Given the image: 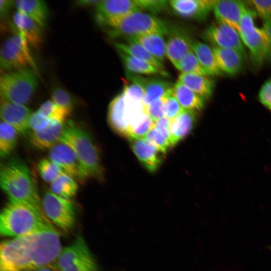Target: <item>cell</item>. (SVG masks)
<instances>
[{
  "label": "cell",
  "mask_w": 271,
  "mask_h": 271,
  "mask_svg": "<svg viewBox=\"0 0 271 271\" xmlns=\"http://www.w3.org/2000/svg\"><path fill=\"white\" fill-rule=\"evenodd\" d=\"M62 248L55 229L5 240L0 246V271H32L51 265Z\"/></svg>",
  "instance_id": "6da1fadb"
},
{
  "label": "cell",
  "mask_w": 271,
  "mask_h": 271,
  "mask_svg": "<svg viewBox=\"0 0 271 271\" xmlns=\"http://www.w3.org/2000/svg\"><path fill=\"white\" fill-rule=\"evenodd\" d=\"M54 229L44 213L19 202L10 200L1 213L4 236L19 237Z\"/></svg>",
  "instance_id": "7a4b0ae2"
},
{
  "label": "cell",
  "mask_w": 271,
  "mask_h": 271,
  "mask_svg": "<svg viewBox=\"0 0 271 271\" xmlns=\"http://www.w3.org/2000/svg\"><path fill=\"white\" fill-rule=\"evenodd\" d=\"M0 184L10 200L25 204L44 213L29 169L23 161L13 159L2 165Z\"/></svg>",
  "instance_id": "3957f363"
},
{
  "label": "cell",
  "mask_w": 271,
  "mask_h": 271,
  "mask_svg": "<svg viewBox=\"0 0 271 271\" xmlns=\"http://www.w3.org/2000/svg\"><path fill=\"white\" fill-rule=\"evenodd\" d=\"M60 142L75 153L89 178L99 182L104 181L105 171L98 149L90 134L72 120L65 124Z\"/></svg>",
  "instance_id": "277c9868"
},
{
  "label": "cell",
  "mask_w": 271,
  "mask_h": 271,
  "mask_svg": "<svg viewBox=\"0 0 271 271\" xmlns=\"http://www.w3.org/2000/svg\"><path fill=\"white\" fill-rule=\"evenodd\" d=\"M102 27L112 38L124 37L126 39L151 33L164 36L168 35L170 29L164 21L140 11L111 21Z\"/></svg>",
  "instance_id": "5b68a950"
},
{
  "label": "cell",
  "mask_w": 271,
  "mask_h": 271,
  "mask_svg": "<svg viewBox=\"0 0 271 271\" xmlns=\"http://www.w3.org/2000/svg\"><path fill=\"white\" fill-rule=\"evenodd\" d=\"M38 83L36 71L31 68L5 73L0 79L1 98L25 105L32 99Z\"/></svg>",
  "instance_id": "8992f818"
},
{
  "label": "cell",
  "mask_w": 271,
  "mask_h": 271,
  "mask_svg": "<svg viewBox=\"0 0 271 271\" xmlns=\"http://www.w3.org/2000/svg\"><path fill=\"white\" fill-rule=\"evenodd\" d=\"M255 12L247 7L241 19L238 33L241 40L249 51L253 62L260 66L268 57L271 41L262 28L254 24Z\"/></svg>",
  "instance_id": "52a82bcc"
},
{
  "label": "cell",
  "mask_w": 271,
  "mask_h": 271,
  "mask_svg": "<svg viewBox=\"0 0 271 271\" xmlns=\"http://www.w3.org/2000/svg\"><path fill=\"white\" fill-rule=\"evenodd\" d=\"M27 42L19 34L13 35L3 43L0 51L2 69L10 70L31 68L37 70Z\"/></svg>",
  "instance_id": "ba28073f"
},
{
  "label": "cell",
  "mask_w": 271,
  "mask_h": 271,
  "mask_svg": "<svg viewBox=\"0 0 271 271\" xmlns=\"http://www.w3.org/2000/svg\"><path fill=\"white\" fill-rule=\"evenodd\" d=\"M41 204L45 216L58 227L68 231L73 227L75 208L70 199L48 192L43 195Z\"/></svg>",
  "instance_id": "9c48e42d"
},
{
  "label": "cell",
  "mask_w": 271,
  "mask_h": 271,
  "mask_svg": "<svg viewBox=\"0 0 271 271\" xmlns=\"http://www.w3.org/2000/svg\"><path fill=\"white\" fill-rule=\"evenodd\" d=\"M203 37L214 47L235 50L246 57L244 45L238 32L229 25L213 23L205 29Z\"/></svg>",
  "instance_id": "30bf717a"
},
{
  "label": "cell",
  "mask_w": 271,
  "mask_h": 271,
  "mask_svg": "<svg viewBox=\"0 0 271 271\" xmlns=\"http://www.w3.org/2000/svg\"><path fill=\"white\" fill-rule=\"evenodd\" d=\"M49 155L76 182L83 184L89 178L74 151L67 145L58 143L50 149Z\"/></svg>",
  "instance_id": "8fae6325"
},
{
  "label": "cell",
  "mask_w": 271,
  "mask_h": 271,
  "mask_svg": "<svg viewBox=\"0 0 271 271\" xmlns=\"http://www.w3.org/2000/svg\"><path fill=\"white\" fill-rule=\"evenodd\" d=\"M140 11L135 1H100L96 6L95 20L102 27L108 22L131 13Z\"/></svg>",
  "instance_id": "7c38bea8"
},
{
  "label": "cell",
  "mask_w": 271,
  "mask_h": 271,
  "mask_svg": "<svg viewBox=\"0 0 271 271\" xmlns=\"http://www.w3.org/2000/svg\"><path fill=\"white\" fill-rule=\"evenodd\" d=\"M32 113L25 105L1 99L0 114L3 121L27 136L30 133L29 119Z\"/></svg>",
  "instance_id": "4fadbf2b"
},
{
  "label": "cell",
  "mask_w": 271,
  "mask_h": 271,
  "mask_svg": "<svg viewBox=\"0 0 271 271\" xmlns=\"http://www.w3.org/2000/svg\"><path fill=\"white\" fill-rule=\"evenodd\" d=\"M129 140L131 148L142 165L149 172H156L164 160L165 153L145 138Z\"/></svg>",
  "instance_id": "5bb4252c"
},
{
  "label": "cell",
  "mask_w": 271,
  "mask_h": 271,
  "mask_svg": "<svg viewBox=\"0 0 271 271\" xmlns=\"http://www.w3.org/2000/svg\"><path fill=\"white\" fill-rule=\"evenodd\" d=\"M214 0H171L169 5L178 16L197 21L204 20L213 10Z\"/></svg>",
  "instance_id": "9a60e30c"
},
{
  "label": "cell",
  "mask_w": 271,
  "mask_h": 271,
  "mask_svg": "<svg viewBox=\"0 0 271 271\" xmlns=\"http://www.w3.org/2000/svg\"><path fill=\"white\" fill-rule=\"evenodd\" d=\"M247 7L244 1H216L213 11L217 22L229 25L238 31L241 19Z\"/></svg>",
  "instance_id": "2e32d148"
},
{
  "label": "cell",
  "mask_w": 271,
  "mask_h": 271,
  "mask_svg": "<svg viewBox=\"0 0 271 271\" xmlns=\"http://www.w3.org/2000/svg\"><path fill=\"white\" fill-rule=\"evenodd\" d=\"M166 42V57L175 67L192 49L193 40L183 30L170 28Z\"/></svg>",
  "instance_id": "e0dca14e"
},
{
  "label": "cell",
  "mask_w": 271,
  "mask_h": 271,
  "mask_svg": "<svg viewBox=\"0 0 271 271\" xmlns=\"http://www.w3.org/2000/svg\"><path fill=\"white\" fill-rule=\"evenodd\" d=\"M14 28L30 45L38 48L42 43V28L30 17L18 11L13 17Z\"/></svg>",
  "instance_id": "ac0fdd59"
},
{
  "label": "cell",
  "mask_w": 271,
  "mask_h": 271,
  "mask_svg": "<svg viewBox=\"0 0 271 271\" xmlns=\"http://www.w3.org/2000/svg\"><path fill=\"white\" fill-rule=\"evenodd\" d=\"M90 252L83 237L79 234L71 244L62 248L51 265L57 271H60Z\"/></svg>",
  "instance_id": "d6986e66"
},
{
  "label": "cell",
  "mask_w": 271,
  "mask_h": 271,
  "mask_svg": "<svg viewBox=\"0 0 271 271\" xmlns=\"http://www.w3.org/2000/svg\"><path fill=\"white\" fill-rule=\"evenodd\" d=\"M107 118L108 123L113 130L118 134L126 137L129 123L122 92L114 97L110 102Z\"/></svg>",
  "instance_id": "ffe728a7"
},
{
  "label": "cell",
  "mask_w": 271,
  "mask_h": 271,
  "mask_svg": "<svg viewBox=\"0 0 271 271\" xmlns=\"http://www.w3.org/2000/svg\"><path fill=\"white\" fill-rule=\"evenodd\" d=\"M218 67L222 73L235 75L241 70L246 57L238 51L217 47L212 48Z\"/></svg>",
  "instance_id": "44dd1931"
},
{
  "label": "cell",
  "mask_w": 271,
  "mask_h": 271,
  "mask_svg": "<svg viewBox=\"0 0 271 271\" xmlns=\"http://www.w3.org/2000/svg\"><path fill=\"white\" fill-rule=\"evenodd\" d=\"M65 124L53 121L46 128L37 132H31L30 141L32 145L40 150L50 149L60 142Z\"/></svg>",
  "instance_id": "7402d4cb"
},
{
  "label": "cell",
  "mask_w": 271,
  "mask_h": 271,
  "mask_svg": "<svg viewBox=\"0 0 271 271\" xmlns=\"http://www.w3.org/2000/svg\"><path fill=\"white\" fill-rule=\"evenodd\" d=\"M197 112L184 110L171 121L170 139L172 147L186 138L196 121Z\"/></svg>",
  "instance_id": "603a6c76"
},
{
  "label": "cell",
  "mask_w": 271,
  "mask_h": 271,
  "mask_svg": "<svg viewBox=\"0 0 271 271\" xmlns=\"http://www.w3.org/2000/svg\"><path fill=\"white\" fill-rule=\"evenodd\" d=\"M18 10L35 22L42 29L47 25L49 10L47 4L40 0H19L15 1Z\"/></svg>",
  "instance_id": "cb8c5ba5"
},
{
  "label": "cell",
  "mask_w": 271,
  "mask_h": 271,
  "mask_svg": "<svg viewBox=\"0 0 271 271\" xmlns=\"http://www.w3.org/2000/svg\"><path fill=\"white\" fill-rule=\"evenodd\" d=\"M178 81L205 99H208L212 94L214 83L208 76L181 73Z\"/></svg>",
  "instance_id": "d4e9b609"
},
{
  "label": "cell",
  "mask_w": 271,
  "mask_h": 271,
  "mask_svg": "<svg viewBox=\"0 0 271 271\" xmlns=\"http://www.w3.org/2000/svg\"><path fill=\"white\" fill-rule=\"evenodd\" d=\"M126 40L138 43L155 58L164 63L166 57V42L164 35L151 33L126 38Z\"/></svg>",
  "instance_id": "484cf974"
},
{
  "label": "cell",
  "mask_w": 271,
  "mask_h": 271,
  "mask_svg": "<svg viewBox=\"0 0 271 271\" xmlns=\"http://www.w3.org/2000/svg\"><path fill=\"white\" fill-rule=\"evenodd\" d=\"M173 91L174 96L184 109L198 112L204 108L205 99L180 81H178L174 84Z\"/></svg>",
  "instance_id": "4316f807"
},
{
  "label": "cell",
  "mask_w": 271,
  "mask_h": 271,
  "mask_svg": "<svg viewBox=\"0 0 271 271\" xmlns=\"http://www.w3.org/2000/svg\"><path fill=\"white\" fill-rule=\"evenodd\" d=\"M191 49L209 76L222 74L218 67L212 48L203 42L193 40Z\"/></svg>",
  "instance_id": "83f0119b"
},
{
  "label": "cell",
  "mask_w": 271,
  "mask_h": 271,
  "mask_svg": "<svg viewBox=\"0 0 271 271\" xmlns=\"http://www.w3.org/2000/svg\"><path fill=\"white\" fill-rule=\"evenodd\" d=\"M143 87L144 94L143 102L144 106L162 98L173 87L171 83L167 80L158 78L145 77Z\"/></svg>",
  "instance_id": "f1b7e54d"
},
{
  "label": "cell",
  "mask_w": 271,
  "mask_h": 271,
  "mask_svg": "<svg viewBox=\"0 0 271 271\" xmlns=\"http://www.w3.org/2000/svg\"><path fill=\"white\" fill-rule=\"evenodd\" d=\"M114 46L116 50H120L160 69L165 70L164 63L155 58L146 49L137 43L127 40L126 43H115Z\"/></svg>",
  "instance_id": "f546056e"
},
{
  "label": "cell",
  "mask_w": 271,
  "mask_h": 271,
  "mask_svg": "<svg viewBox=\"0 0 271 271\" xmlns=\"http://www.w3.org/2000/svg\"><path fill=\"white\" fill-rule=\"evenodd\" d=\"M116 50L126 71L135 74H160L163 76L169 75L165 70L160 69L147 63L139 60L120 50Z\"/></svg>",
  "instance_id": "4dcf8cb0"
},
{
  "label": "cell",
  "mask_w": 271,
  "mask_h": 271,
  "mask_svg": "<svg viewBox=\"0 0 271 271\" xmlns=\"http://www.w3.org/2000/svg\"><path fill=\"white\" fill-rule=\"evenodd\" d=\"M50 190L59 196L70 199L76 195L78 185L74 179L63 172L51 182Z\"/></svg>",
  "instance_id": "1f68e13d"
},
{
  "label": "cell",
  "mask_w": 271,
  "mask_h": 271,
  "mask_svg": "<svg viewBox=\"0 0 271 271\" xmlns=\"http://www.w3.org/2000/svg\"><path fill=\"white\" fill-rule=\"evenodd\" d=\"M18 131L12 126L2 121L0 124V156L7 157L15 149L18 142Z\"/></svg>",
  "instance_id": "d6a6232c"
},
{
  "label": "cell",
  "mask_w": 271,
  "mask_h": 271,
  "mask_svg": "<svg viewBox=\"0 0 271 271\" xmlns=\"http://www.w3.org/2000/svg\"><path fill=\"white\" fill-rule=\"evenodd\" d=\"M154 125L155 121L144 112L131 123L126 137L129 140L145 138Z\"/></svg>",
  "instance_id": "836d02e7"
},
{
  "label": "cell",
  "mask_w": 271,
  "mask_h": 271,
  "mask_svg": "<svg viewBox=\"0 0 271 271\" xmlns=\"http://www.w3.org/2000/svg\"><path fill=\"white\" fill-rule=\"evenodd\" d=\"M37 111L52 121L61 123H64L70 114V113L66 109L50 100L43 103Z\"/></svg>",
  "instance_id": "e575fe53"
},
{
  "label": "cell",
  "mask_w": 271,
  "mask_h": 271,
  "mask_svg": "<svg viewBox=\"0 0 271 271\" xmlns=\"http://www.w3.org/2000/svg\"><path fill=\"white\" fill-rule=\"evenodd\" d=\"M175 67L182 73L209 76L192 50L179 61Z\"/></svg>",
  "instance_id": "d590c367"
},
{
  "label": "cell",
  "mask_w": 271,
  "mask_h": 271,
  "mask_svg": "<svg viewBox=\"0 0 271 271\" xmlns=\"http://www.w3.org/2000/svg\"><path fill=\"white\" fill-rule=\"evenodd\" d=\"M145 139L165 154L173 147L170 136L155 126L147 133Z\"/></svg>",
  "instance_id": "8d00e7d4"
},
{
  "label": "cell",
  "mask_w": 271,
  "mask_h": 271,
  "mask_svg": "<svg viewBox=\"0 0 271 271\" xmlns=\"http://www.w3.org/2000/svg\"><path fill=\"white\" fill-rule=\"evenodd\" d=\"M38 169L42 179L50 183L63 172L62 168L50 159L41 160L38 164Z\"/></svg>",
  "instance_id": "74e56055"
},
{
  "label": "cell",
  "mask_w": 271,
  "mask_h": 271,
  "mask_svg": "<svg viewBox=\"0 0 271 271\" xmlns=\"http://www.w3.org/2000/svg\"><path fill=\"white\" fill-rule=\"evenodd\" d=\"M162 98L165 116L168 118L172 120L185 110L174 96L173 87L166 92Z\"/></svg>",
  "instance_id": "f35d334b"
},
{
  "label": "cell",
  "mask_w": 271,
  "mask_h": 271,
  "mask_svg": "<svg viewBox=\"0 0 271 271\" xmlns=\"http://www.w3.org/2000/svg\"><path fill=\"white\" fill-rule=\"evenodd\" d=\"M52 101L58 105L64 108L70 113L74 106V100L72 95L65 89L55 87L52 92Z\"/></svg>",
  "instance_id": "ab89813d"
},
{
  "label": "cell",
  "mask_w": 271,
  "mask_h": 271,
  "mask_svg": "<svg viewBox=\"0 0 271 271\" xmlns=\"http://www.w3.org/2000/svg\"><path fill=\"white\" fill-rule=\"evenodd\" d=\"M60 271H99L98 266L91 252L74 261Z\"/></svg>",
  "instance_id": "60d3db41"
},
{
  "label": "cell",
  "mask_w": 271,
  "mask_h": 271,
  "mask_svg": "<svg viewBox=\"0 0 271 271\" xmlns=\"http://www.w3.org/2000/svg\"><path fill=\"white\" fill-rule=\"evenodd\" d=\"M139 9L153 14L160 13L166 10L169 1L166 0H134Z\"/></svg>",
  "instance_id": "b9f144b4"
},
{
  "label": "cell",
  "mask_w": 271,
  "mask_h": 271,
  "mask_svg": "<svg viewBox=\"0 0 271 271\" xmlns=\"http://www.w3.org/2000/svg\"><path fill=\"white\" fill-rule=\"evenodd\" d=\"M53 121L43 116L37 111L31 114L29 119L31 132L41 131L48 127Z\"/></svg>",
  "instance_id": "7bdbcfd3"
},
{
  "label": "cell",
  "mask_w": 271,
  "mask_h": 271,
  "mask_svg": "<svg viewBox=\"0 0 271 271\" xmlns=\"http://www.w3.org/2000/svg\"><path fill=\"white\" fill-rule=\"evenodd\" d=\"M247 2L263 21L271 19V1L253 0Z\"/></svg>",
  "instance_id": "ee69618b"
},
{
  "label": "cell",
  "mask_w": 271,
  "mask_h": 271,
  "mask_svg": "<svg viewBox=\"0 0 271 271\" xmlns=\"http://www.w3.org/2000/svg\"><path fill=\"white\" fill-rule=\"evenodd\" d=\"M144 111L154 121L165 117L163 98L145 106Z\"/></svg>",
  "instance_id": "f6af8a7d"
},
{
  "label": "cell",
  "mask_w": 271,
  "mask_h": 271,
  "mask_svg": "<svg viewBox=\"0 0 271 271\" xmlns=\"http://www.w3.org/2000/svg\"><path fill=\"white\" fill-rule=\"evenodd\" d=\"M259 102L271 112V77L261 85L258 94Z\"/></svg>",
  "instance_id": "bcb514c9"
},
{
  "label": "cell",
  "mask_w": 271,
  "mask_h": 271,
  "mask_svg": "<svg viewBox=\"0 0 271 271\" xmlns=\"http://www.w3.org/2000/svg\"><path fill=\"white\" fill-rule=\"evenodd\" d=\"M14 5H15V1L1 0L0 2V14L1 17H6Z\"/></svg>",
  "instance_id": "7dc6e473"
},
{
  "label": "cell",
  "mask_w": 271,
  "mask_h": 271,
  "mask_svg": "<svg viewBox=\"0 0 271 271\" xmlns=\"http://www.w3.org/2000/svg\"><path fill=\"white\" fill-rule=\"evenodd\" d=\"M100 1L99 0H82L76 1L75 5L79 7H88L96 6Z\"/></svg>",
  "instance_id": "c3c4849f"
},
{
  "label": "cell",
  "mask_w": 271,
  "mask_h": 271,
  "mask_svg": "<svg viewBox=\"0 0 271 271\" xmlns=\"http://www.w3.org/2000/svg\"><path fill=\"white\" fill-rule=\"evenodd\" d=\"M262 29L271 41V19L263 21Z\"/></svg>",
  "instance_id": "681fc988"
},
{
  "label": "cell",
  "mask_w": 271,
  "mask_h": 271,
  "mask_svg": "<svg viewBox=\"0 0 271 271\" xmlns=\"http://www.w3.org/2000/svg\"><path fill=\"white\" fill-rule=\"evenodd\" d=\"M32 271H57L55 270L54 267L51 265L41 268H39Z\"/></svg>",
  "instance_id": "f907efd6"
},
{
  "label": "cell",
  "mask_w": 271,
  "mask_h": 271,
  "mask_svg": "<svg viewBox=\"0 0 271 271\" xmlns=\"http://www.w3.org/2000/svg\"><path fill=\"white\" fill-rule=\"evenodd\" d=\"M268 58H269V60H271V49H270Z\"/></svg>",
  "instance_id": "816d5d0a"
}]
</instances>
